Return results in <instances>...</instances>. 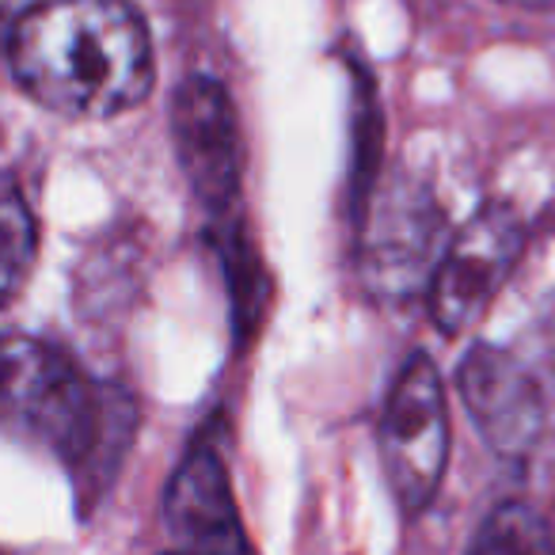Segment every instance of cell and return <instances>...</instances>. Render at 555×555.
Segmentation results:
<instances>
[{"mask_svg": "<svg viewBox=\"0 0 555 555\" xmlns=\"http://www.w3.org/2000/svg\"><path fill=\"white\" fill-rule=\"evenodd\" d=\"M176 153L191 191L209 214H229L240 194V122L229 92L209 77H191L171 107Z\"/></svg>", "mask_w": 555, "mask_h": 555, "instance_id": "cell-6", "label": "cell"}, {"mask_svg": "<svg viewBox=\"0 0 555 555\" xmlns=\"http://www.w3.org/2000/svg\"><path fill=\"white\" fill-rule=\"evenodd\" d=\"M446 214L423 183L396 179L373 194L362 224V278L385 301H403L434 278Z\"/></svg>", "mask_w": 555, "mask_h": 555, "instance_id": "cell-4", "label": "cell"}, {"mask_svg": "<svg viewBox=\"0 0 555 555\" xmlns=\"http://www.w3.org/2000/svg\"><path fill=\"white\" fill-rule=\"evenodd\" d=\"M9 62L35 103L69 118H111L153 88V42L126 0H39L12 27Z\"/></svg>", "mask_w": 555, "mask_h": 555, "instance_id": "cell-1", "label": "cell"}, {"mask_svg": "<svg viewBox=\"0 0 555 555\" xmlns=\"http://www.w3.org/2000/svg\"><path fill=\"white\" fill-rule=\"evenodd\" d=\"M456 388L476 430L502 456H525L544 430V396L509 350L479 343L456 370Z\"/></svg>", "mask_w": 555, "mask_h": 555, "instance_id": "cell-7", "label": "cell"}, {"mask_svg": "<svg viewBox=\"0 0 555 555\" xmlns=\"http://www.w3.org/2000/svg\"><path fill=\"white\" fill-rule=\"evenodd\" d=\"M380 461L396 502L408 514L430 506L449 461L446 388L426 354L408 358L380 418Z\"/></svg>", "mask_w": 555, "mask_h": 555, "instance_id": "cell-3", "label": "cell"}, {"mask_svg": "<svg viewBox=\"0 0 555 555\" xmlns=\"http://www.w3.org/2000/svg\"><path fill=\"white\" fill-rule=\"evenodd\" d=\"M168 555H183V552H168Z\"/></svg>", "mask_w": 555, "mask_h": 555, "instance_id": "cell-13", "label": "cell"}, {"mask_svg": "<svg viewBox=\"0 0 555 555\" xmlns=\"http://www.w3.org/2000/svg\"><path fill=\"white\" fill-rule=\"evenodd\" d=\"M502 4H517V9H552L555 0H502Z\"/></svg>", "mask_w": 555, "mask_h": 555, "instance_id": "cell-12", "label": "cell"}, {"mask_svg": "<svg viewBox=\"0 0 555 555\" xmlns=\"http://www.w3.org/2000/svg\"><path fill=\"white\" fill-rule=\"evenodd\" d=\"M138 403L126 388L92 380L27 335H0V423L69 468L80 514L111 491L138 434Z\"/></svg>", "mask_w": 555, "mask_h": 555, "instance_id": "cell-2", "label": "cell"}, {"mask_svg": "<svg viewBox=\"0 0 555 555\" xmlns=\"http://www.w3.org/2000/svg\"><path fill=\"white\" fill-rule=\"evenodd\" d=\"M468 555H555L544 517L525 502H506L483 521Z\"/></svg>", "mask_w": 555, "mask_h": 555, "instance_id": "cell-10", "label": "cell"}, {"mask_svg": "<svg viewBox=\"0 0 555 555\" xmlns=\"http://www.w3.org/2000/svg\"><path fill=\"white\" fill-rule=\"evenodd\" d=\"M525 247V224L502 202L483 206L441 251L430 278V317L446 335L476 324L502 289Z\"/></svg>", "mask_w": 555, "mask_h": 555, "instance_id": "cell-5", "label": "cell"}, {"mask_svg": "<svg viewBox=\"0 0 555 555\" xmlns=\"http://www.w3.org/2000/svg\"><path fill=\"white\" fill-rule=\"evenodd\" d=\"M35 217L16 183L0 179V309L24 289L35 262Z\"/></svg>", "mask_w": 555, "mask_h": 555, "instance_id": "cell-9", "label": "cell"}, {"mask_svg": "<svg viewBox=\"0 0 555 555\" xmlns=\"http://www.w3.org/2000/svg\"><path fill=\"white\" fill-rule=\"evenodd\" d=\"M164 521L183 555H251L221 456L194 446L164 494Z\"/></svg>", "mask_w": 555, "mask_h": 555, "instance_id": "cell-8", "label": "cell"}, {"mask_svg": "<svg viewBox=\"0 0 555 555\" xmlns=\"http://www.w3.org/2000/svg\"><path fill=\"white\" fill-rule=\"evenodd\" d=\"M224 262H229V282H232V305H236V335L240 339H251L255 327L267 309V274H262L255 251L244 244V232L232 229L229 240H221Z\"/></svg>", "mask_w": 555, "mask_h": 555, "instance_id": "cell-11", "label": "cell"}]
</instances>
